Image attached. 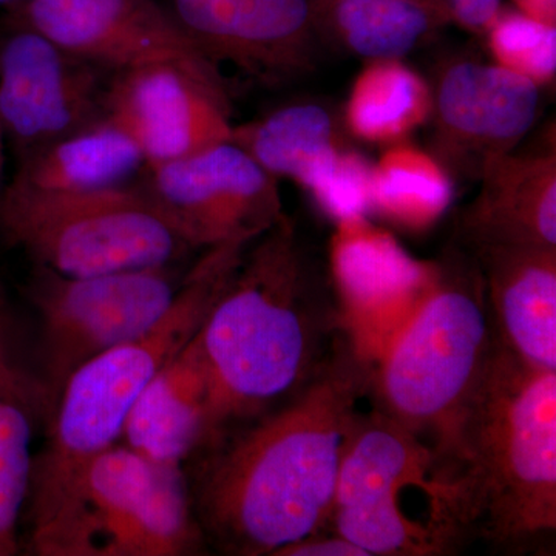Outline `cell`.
I'll use <instances>...</instances> for the list:
<instances>
[{"label":"cell","instance_id":"6da1fadb","mask_svg":"<svg viewBox=\"0 0 556 556\" xmlns=\"http://www.w3.org/2000/svg\"><path fill=\"white\" fill-rule=\"evenodd\" d=\"M372 372L348 332L298 396L203 450L190 495L206 543L228 555L274 556L321 529Z\"/></svg>","mask_w":556,"mask_h":556},{"label":"cell","instance_id":"7a4b0ae2","mask_svg":"<svg viewBox=\"0 0 556 556\" xmlns=\"http://www.w3.org/2000/svg\"><path fill=\"white\" fill-rule=\"evenodd\" d=\"M346 336L331 268H316L281 215L249 244L197 332L218 434L298 396Z\"/></svg>","mask_w":556,"mask_h":556},{"label":"cell","instance_id":"3957f363","mask_svg":"<svg viewBox=\"0 0 556 556\" xmlns=\"http://www.w3.org/2000/svg\"><path fill=\"white\" fill-rule=\"evenodd\" d=\"M468 538L508 554L556 535V371L527 367L496 342L481 379L437 447Z\"/></svg>","mask_w":556,"mask_h":556},{"label":"cell","instance_id":"277c9868","mask_svg":"<svg viewBox=\"0 0 556 556\" xmlns=\"http://www.w3.org/2000/svg\"><path fill=\"white\" fill-rule=\"evenodd\" d=\"M248 247L236 241L203 251L155 327L91 358L70 376L49 419L46 448L33 457L25 504L28 543L53 525L91 460L123 438L139 394L195 338Z\"/></svg>","mask_w":556,"mask_h":556},{"label":"cell","instance_id":"5b68a950","mask_svg":"<svg viewBox=\"0 0 556 556\" xmlns=\"http://www.w3.org/2000/svg\"><path fill=\"white\" fill-rule=\"evenodd\" d=\"M320 530L368 556L450 555L468 538L444 459L378 409L361 412L351 428Z\"/></svg>","mask_w":556,"mask_h":556},{"label":"cell","instance_id":"8992f818","mask_svg":"<svg viewBox=\"0 0 556 556\" xmlns=\"http://www.w3.org/2000/svg\"><path fill=\"white\" fill-rule=\"evenodd\" d=\"M441 266L369 387L375 409L433 448L463 412L495 346L475 260L459 247Z\"/></svg>","mask_w":556,"mask_h":556},{"label":"cell","instance_id":"52a82bcc","mask_svg":"<svg viewBox=\"0 0 556 556\" xmlns=\"http://www.w3.org/2000/svg\"><path fill=\"white\" fill-rule=\"evenodd\" d=\"M0 239L33 266L90 277L174 266L195 251L144 186L47 192L5 182Z\"/></svg>","mask_w":556,"mask_h":556},{"label":"cell","instance_id":"ba28073f","mask_svg":"<svg viewBox=\"0 0 556 556\" xmlns=\"http://www.w3.org/2000/svg\"><path fill=\"white\" fill-rule=\"evenodd\" d=\"M28 548L40 556H181L203 554L206 538L182 467L115 444L91 460Z\"/></svg>","mask_w":556,"mask_h":556},{"label":"cell","instance_id":"9c48e42d","mask_svg":"<svg viewBox=\"0 0 556 556\" xmlns=\"http://www.w3.org/2000/svg\"><path fill=\"white\" fill-rule=\"evenodd\" d=\"M181 280L172 266L90 277L33 266L27 292L39 317L38 379L47 420L70 376L155 327L170 309Z\"/></svg>","mask_w":556,"mask_h":556},{"label":"cell","instance_id":"30bf717a","mask_svg":"<svg viewBox=\"0 0 556 556\" xmlns=\"http://www.w3.org/2000/svg\"><path fill=\"white\" fill-rule=\"evenodd\" d=\"M112 75L7 17L0 33V134L16 160L101 119Z\"/></svg>","mask_w":556,"mask_h":556},{"label":"cell","instance_id":"8fae6325","mask_svg":"<svg viewBox=\"0 0 556 556\" xmlns=\"http://www.w3.org/2000/svg\"><path fill=\"white\" fill-rule=\"evenodd\" d=\"M144 174L142 186L195 251L251 243L283 215L278 179L233 141Z\"/></svg>","mask_w":556,"mask_h":556},{"label":"cell","instance_id":"7c38bea8","mask_svg":"<svg viewBox=\"0 0 556 556\" xmlns=\"http://www.w3.org/2000/svg\"><path fill=\"white\" fill-rule=\"evenodd\" d=\"M9 17L110 73L169 64L228 90L175 14L155 0H28Z\"/></svg>","mask_w":556,"mask_h":556},{"label":"cell","instance_id":"4fadbf2b","mask_svg":"<svg viewBox=\"0 0 556 556\" xmlns=\"http://www.w3.org/2000/svg\"><path fill=\"white\" fill-rule=\"evenodd\" d=\"M540 87L493 64L455 60L431 86V150L453 179H478L535 124Z\"/></svg>","mask_w":556,"mask_h":556},{"label":"cell","instance_id":"5bb4252c","mask_svg":"<svg viewBox=\"0 0 556 556\" xmlns=\"http://www.w3.org/2000/svg\"><path fill=\"white\" fill-rule=\"evenodd\" d=\"M175 17L222 72L232 65L263 86L303 78L316 60L311 0H174Z\"/></svg>","mask_w":556,"mask_h":556},{"label":"cell","instance_id":"9a60e30c","mask_svg":"<svg viewBox=\"0 0 556 556\" xmlns=\"http://www.w3.org/2000/svg\"><path fill=\"white\" fill-rule=\"evenodd\" d=\"M105 115L129 131L148 166L186 159L232 139L228 90L177 65L113 73Z\"/></svg>","mask_w":556,"mask_h":556},{"label":"cell","instance_id":"2e32d148","mask_svg":"<svg viewBox=\"0 0 556 556\" xmlns=\"http://www.w3.org/2000/svg\"><path fill=\"white\" fill-rule=\"evenodd\" d=\"M479 192L456 218L457 243L556 248L555 139L501 156L478 179Z\"/></svg>","mask_w":556,"mask_h":556},{"label":"cell","instance_id":"e0dca14e","mask_svg":"<svg viewBox=\"0 0 556 556\" xmlns=\"http://www.w3.org/2000/svg\"><path fill=\"white\" fill-rule=\"evenodd\" d=\"M463 249L481 273L496 342L527 367L556 371V248Z\"/></svg>","mask_w":556,"mask_h":556},{"label":"cell","instance_id":"ac0fdd59","mask_svg":"<svg viewBox=\"0 0 556 556\" xmlns=\"http://www.w3.org/2000/svg\"><path fill=\"white\" fill-rule=\"evenodd\" d=\"M217 437L211 378L195 334L139 394L123 439L156 463L182 467Z\"/></svg>","mask_w":556,"mask_h":556},{"label":"cell","instance_id":"d6986e66","mask_svg":"<svg viewBox=\"0 0 556 556\" xmlns=\"http://www.w3.org/2000/svg\"><path fill=\"white\" fill-rule=\"evenodd\" d=\"M46 415L43 388L17 354L9 302L0 285V556L20 551L35 457L33 433Z\"/></svg>","mask_w":556,"mask_h":556},{"label":"cell","instance_id":"ffe728a7","mask_svg":"<svg viewBox=\"0 0 556 556\" xmlns=\"http://www.w3.org/2000/svg\"><path fill=\"white\" fill-rule=\"evenodd\" d=\"M146 166L144 153L129 131L104 115L17 160L10 181L47 192H91L130 185Z\"/></svg>","mask_w":556,"mask_h":556},{"label":"cell","instance_id":"44dd1931","mask_svg":"<svg viewBox=\"0 0 556 556\" xmlns=\"http://www.w3.org/2000/svg\"><path fill=\"white\" fill-rule=\"evenodd\" d=\"M316 30L343 50L402 60L448 25L433 0H311Z\"/></svg>","mask_w":556,"mask_h":556},{"label":"cell","instance_id":"7402d4cb","mask_svg":"<svg viewBox=\"0 0 556 556\" xmlns=\"http://www.w3.org/2000/svg\"><path fill=\"white\" fill-rule=\"evenodd\" d=\"M328 110L317 104H291L262 119L233 126L230 141L247 150L274 178L302 188L334 159L342 144Z\"/></svg>","mask_w":556,"mask_h":556},{"label":"cell","instance_id":"603a6c76","mask_svg":"<svg viewBox=\"0 0 556 556\" xmlns=\"http://www.w3.org/2000/svg\"><path fill=\"white\" fill-rule=\"evenodd\" d=\"M431 86L401 60L368 61L345 104V126L369 144H396L430 118Z\"/></svg>","mask_w":556,"mask_h":556},{"label":"cell","instance_id":"cb8c5ba5","mask_svg":"<svg viewBox=\"0 0 556 556\" xmlns=\"http://www.w3.org/2000/svg\"><path fill=\"white\" fill-rule=\"evenodd\" d=\"M453 181L433 153L396 142L372 164L371 206L402 225H430L452 203Z\"/></svg>","mask_w":556,"mask_h":556},{"label":"cell","instance_id":"d4e9b609","mask_svg":"<svg viewBox=\"0 0 556 556\" xmlns=\"http://www.w3.org/2000/svg\"><path fill=\"white\" fill-rule=\"evenodd\" d=\"M486 47L500 67L547 86L556 75V25L527 16L521 11H503L484 31Z\"/></svg>","mask_w":556,"mask_h":556},{"label":"cell","instance_id":"484cf974","mask_svg":"<svg viewBox=\"0 0 556 556\" xmlns=\"http://www.w3.org/2000/svg\"><path fill=\"white\" fill-rule=\"evenodd\" d=\"M305 189L331 214L356 219L371 207L372 164L342 146Z\"/></svg>","mask_w":556,"mask_h":556},{"label":"cell","instance_id":"4316f807","mask_svg":"<svg viewBox=\"0 0 556 556\" xmlns=\"http://www.w3.org/2000/svg\"><path fill=\"white\" fill-rule=\"evenodd\" d=\"M448 24L463 30L484 33L501 11L503 0H433Z\"/></svg>","mask_w":556,"mask_h":556},{"label":"cell","instance_id":"83f0119b","mask_svg":"<svg viewBox=\"0 0 556 556\" xmlns=\"http://www.w3.org/2000/svg\"><path fill=\"white\" fill-rule=\"evenodd\" d=\"M274 556H368L367 552L362 551L356 544L348 541L346 538L336 535L332 532L311 533V535L287 544L278 548Z\"/></svg>","mask_w":556,"mask_h":556},{"label":"cell","instance_id":"f1b7e54d","mask_svg":"<svg viewBox=\"0 0 556 556\" xmlns=\"http://www.w3.org/2000/svg\"><path fill=\"white\" fill-rule=\"evenodd\" d=\"M517 10L533 20L556 24V0H514Z\"/></svg>","mask_w":556,"mask_h":556},{"label":"cell","instance_id":"f546056e","mask_svg":"<svg viewBox=\"0 0 556 556\" xmlns=\"http://www.w3.org/2000/svg\"><path fill=\"white\" fill-rule=\"evenodd\" d=\"M5 141H3L2 134H0V193H2L3 186H5V181H3V169H5Z\"/></svg>","mask_w":556,"mask_h":556},{"label":"cell","instance_id":"4dcf8cb0","mask_svg":"<svg viewBox=\"0 0 556 556\" xmlns=\"http://www.w3.org/2000/svg\"><path fill=\"white\" fill-rule=\"evenodd\" d=\"M28 2V0H0V7L11 9V7L20 5V3Z\"/></svg>","mask_w":556,"mask_h":556}]
</instances>
